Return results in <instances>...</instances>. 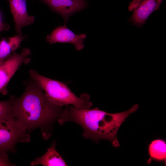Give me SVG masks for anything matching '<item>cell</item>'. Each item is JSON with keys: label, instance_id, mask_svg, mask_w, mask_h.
Masks as SVG:
<instances>
[{"label": "cell", "instance_id": "1", "mask_svg": "<svg viewBox=\"0 0 166 166\" xmlns=\"http://www.w3.org/2000/svg\"><path fill=\"white\" fill-rule=\"evenodd\" d=\"M139 107L136 104L129 109L123 112L110 113L97 108L92 109H82L69 105L62 110L58 122L63 125L67 121L75 122L81 126L84 132L83 136L98 142L101 139L110 141L113 146L120 145L117 134L121 125Z\"/></svg>", "mask_w": 166, "mask_h": 166}, {"label": "cell", "instance_id": "2", "mask_svg": "<svg viewBox=\"0 0 166 166\" xmlns=\"http://www.w3.org/2000/svg\"><path fill=\"white\" fill-rule=\"evenodd\" d=\"M32 79L26 85L20 97H13L15 117L28 131L38 127L49 128L62 110V107L52 103L40 86Z\"/></svg>", "mask_w": 166, "mask_h": 166}, {"label": "cell", "instance_id": "3", "mask_svg": "<svg viewBox=\"0 0 166 166\" xmlns=\"http://www.w3.org/2000/svg\"><path fill=\"white\" fill-rule=\"evenodd\" d=\"M32 79L41 87L48 99L53 104L61 107L71 105L79 109H89L93 104L88 94L77 97L64 83L47 78L34 69L29 71Z\"/></svg>", "mask_w": 166, "mask_h": 166}, {"label": "cell", "instance_id": "4", "mask_svg": "<svg viewBox=\"0 0 166 166\" xmlns=\"http://www.w3.org/2000/svg\"><path fill=\"white\" fill-rule=\"evenodd\" d=\"M26 128L16 118L0 119V153L14 151L18 142L30 140Z\"/></svg>", "mask_w": 166, "mask_h": 166}, {"label": "cell", "instance_id": "5", "mask_svg": "<svg viewBox=\"0 0 166 166\" xmlns=\"http://www.w3.org/2000/svg\"><path fill=\"white\" fill-rule=\"evenodd\" d=\"M31 54L28 48H24L21 53L14 52L0 65V94H7V87L9 81L21 65L28 63Z\"/></svg>", "mask_w": 166, "mask_h": 166}, {"label": "cell", "instance_id": "6", "mask_svg": "<svg viewBox=\"0 0 166 166\" xmlns=\"http://www.w3.org/2000/svg\"><path fill=\"white\" fill-rule=\"evenodd\" d=\"M163 0H133L128 6L132 12L129 19L130 22L138 28L142 26L150 15L160 9Z\"/></svg>", "mask_w": 166, "mask_h": 166}, {"label": "cell", "instance_id": "7", "mask_svg": "<svg viewBox=\"0 0 166 166\" xmlns=\"http://www.w3.org/2000/svg\"><path fill=\"white\" fill-rule=\"evenodd\" d=\"M86 37L85 34H76L67 27L65 23L62 26L56 27L45 39L51 44L57 43L73 44L77 50H80L84 46V41Z\"/></svg>", "mask_w": 166, "mask_h": 166}, {"label": "cell", "instance_id": "8", "mask_svg": "<svg viewBox=\"0 0 166 166\" xmlns=\"http://www.w3.org/2000/svg\"><path fill=\"white\" fill-rule=\"evenodd\" d=\"M18 34L24 27L33 24L35 17L29 15L27 10L26 0H7Z\"/></svg>", "mask_w": 166, "mask_h": 166}, {"label": "cell", "instance_id": "9", "mask_svg": "<svg viewBox=\"0 0 166 166\" xmlns=\"http://www.w3.org/2000/svg\"><path fill=\"white\" fill-rule=\"evenodd\" d=\"M53 11L61 15L65 23L72 14L85 8L86 4L74 0H41Z\"/></svg>", "mask_w": 166, "mask_h": 166}, {"label": "cell", "instance_id": "10", "mask_svg": "<svg viewBox=\"0 0 166 166\" xmlns=\"http://www.w3.org/2000/svg\"><path fill=\"white\" fill-rule=\"evenodd\" d=\"M30 165L32 166L39 165L44 166L67 165L56 150L55 140L53 141L51 147L47 149L44 155L36 158Z\"/></svg>", "mask_w": 166, "mask_h": 166}, {"label": "cell", "instance_id": "11", "mask_svg": "<svg viewBox=\"0 0 166 166\" xmlns=\"http://www.w3.org/2000/svg\"><path fill=\"white\" fill-rule=\"evenodd\" d=\"M26 37L21 33L15 36L1 39L0 41V65L19 47Z\"/></svg>", "mask_w": 166, "mask_h": 166}, {"label": "cell", "instance_id": "12", "mask_svg": "<svg viewBox=\"0 0 166 166\" xmlns=\"http://www.w3.org/2000/svg\"><path fill=\"white\" fill-rule=\"evenodd\" d=\"M148 152L150 158L147 161L150 163L152 159L159 161H165L166 158V143L162 139H157L149 144Z\"/></svg>", "mask_w": 166, "mask_h": 166}, {"label": "cell", "instance_id": "13", "mask_svg": "<svg viewBox=\"0 0 166 166\" xmlns=\"http://www.w3.org/2000/svg\"><path fill=\"white\" fill-rule=\"evenodd\" d=\"M13 98L5 101H0V119H8L15 118Z\"/></svg>", "mask_w": 166, "mask_h": 166}, {"label": "cell", "instance_id": "14", "mask_svg": "<svg viewBox=\"0 0 166 166\" xmlns=\"http://www.w3.org/2000/svg\"><path fill=\"white\" fill-rule=\"evenodd\" d=\"M15 166L10 162L7 153H0V166Z\"/></svg>", "mask_w": 166, "mask_h": 166}, {"label": "cell", "instance_id": "15", "mask_svg": "<svg viewBox=\"0 0 166 166\" xmlns=\"http://www.w3.org/2000/svg\"><path fill=\"white\" fill-rule=\"evenodd\" d=\"M10 28V26L7 23L4 22L2 20L0 13V32L8 30Z\"/></svg>", "mask_w": 166, "mask_h": 166}, {"label": "cell", "instance_id": "16", "mask_svg": "<svg viewBox=\"0 0 166 166\" xmlns=\"http://www.w3.org/2000/svg\"><path fill=\"white\" fill-rule=\"evenodd\" d=\"M77 2H78L81 3L86 4L85 0H74Z\"/></svg>", "mask_w": 166, "mask_h": 166}]
</instances>
